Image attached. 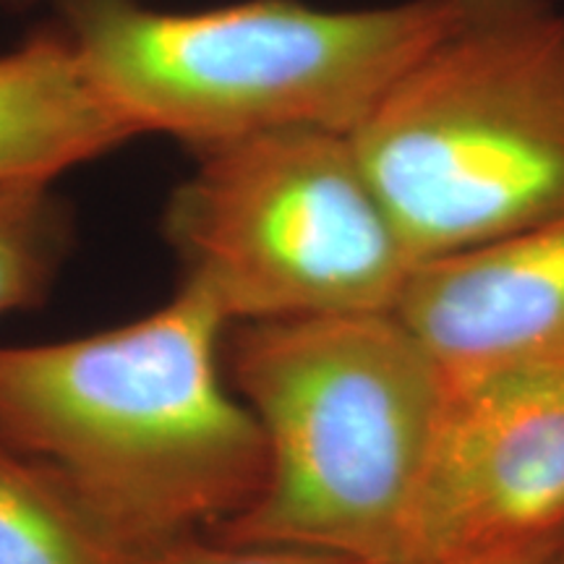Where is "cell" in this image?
<instances>
[{
	"label": "cell",
	"instance_id": "6da1fadb",
	"mask_svg": "<svg viewBox=\"0 0 564 564\" xmlns=\"http://www.w3.org/2000/svg\"><path fill=\"white\" fill-rule=\"evenodd\" d=\"M228 327L181 282L121 327L0 345V442L58 478L121 554L212 533L264 478L259 423L225 373Z\"/></svg>",
	"mask_w": 564,
	"mask_h": 564
},
{
	"label": "cell",
	"instance_id": "7c38bea8",
	"mask_svg": "<svg viewBox=\"0 0 564 564\" xmlns=\"http://www.w3.org/2000/svg\"><path fill=\"white\" fill-rule=\"evenodd\" d=\"M554 544L556 541H552V544H541V546L510 549V552L463 556V560H447V562H432V564H539Z\"/></svg>",
	"mask_w": 564,
	"mask_h": 564
},
{
	"label": "cell",
	"instance_id": "8fae6325",
	"mask_svg": "<svg viewBox=\"0 0 564 564\" xmlns=\"http://www.w3.org/2000/svg\"><path fill=\"white\" fill-rule=\"evenodd\" d=\"M121 564H352L337 556L301 552V549L236 544L209 533L183 535L167 544L121 556Z\"/></svg>",
	"mask_w": 564,
	"mask_h": 564
},
{
	"label": "cell",
	"instance_id": "5b68a950",
	"mask_svg": "<svg viewBox=\"0 0 564 564\" xmlns=\"http://www.w3.org/2000/svg\"><path fill=\"white\" fill-rule=\"evenodd\" d=\"M162 232L228 324L394 312L419 259L348 131L293 126L192 152Z\"/></svg>",
	"mask_w": 564,
	"mask_h": 564
},
{
	"label": "cell",
	"instance_id": "52a82bcc",
	"mask_svg": "<svg viewBox=\"0 0 564 564\" xmlns=\"http://www.w3.org/2000/svg\"><path fill=\"white\" fill-rule=\"evenodd\" d=\"M394 314L447 379L564 364V212L421 262Z\"/></svg>",
	"mask_w": 564,
	"mask_h": 564
},
{
	"label": "cell",
	"instance_id": "7a4b0ae2",
	"mask_svg": "<svg viewBox=\"0 0 564 564\" xmlns=\"http://www.w3.org/2000/svg\"><path fill=\"white\" fill-rule=\"evenodd\" d=\"M225 373L264 440L257 497L209 535L403 564L449 379L394 312L230 324Z\"/></svg>",
	"mask_w": 564,
	"mask_h": 564
},
{
	"label": "cell",
	"instance_id": "8992f818",
	"mask_svg": "<svg viewBox=\"0 0 564 564\" xmlns=\"http://www.w3.org/2000/svg\"><path fill=\"white\" fill-rule=\"evenodd\" d=\"M564 539V364L449 379L403 564Z\"/></svg>",
	"mask_w": 564,
	"mask_h": 564
},
{
	"label": "cell",
	"instance_id": "30bf717a",
	"mask_svg": "<svg viewBox=\"0 0 564 564\" xmlns=\"http://www.w3.org/2000/svg\"><path fill=\"white\" fill-rule=\"evenodd\" d=\"M70 246V215L51 181L0 183V319L40 306Z\"/></svg>",
	"mask_w": 564,
	"mask_h": 564
},
{
	"label": "cell",
	"instance_id": "277c9868",
	"mask_svg": "<svg viewBox=\"0 0 564 564\" xmlns=\"http://www.w3.org/2000/svg\"><path fill=\"white\" fill-rule=\"evenodd\" d=\"M447 6L238 0L175 13L139 0H61L58 30L133 137L162 133L199 152L293 126L350 131Z\"/></svg>",
	"mask_w": 564,
	"mask_h": 564
},
{
	"label": "cell",
	"instance_id": "ba28073f",
	"mask_svg": "<svg viewBox=\"0 0 564 564\" xmlns=\"http://www.w3.org/2000/svg\"><path fill=\"white\" fill-rule=\"evenodd\" d=\"M129 139L58 26L0 55V183H53Z\"/></svg>",
	"mask_w": 564,
	"mask_h": 564
},
{
	"label": "cell",
	"instance_id": "5bb4252c",
	"mask_svg": "<svg viewBox=\"0 0 564 564\" xmlns=\"http://www.w3.org/2000/svg\"><path fill=\"white\" fill-rule=\"evenodd\" d=\"M9 3H32V0H9Z\"/></svg>",
	"mask_w": 564,
	"mask_h": 564
},
{
	"label": "cell",
	"instance_id": "4fadbf2b",
	"mask_svg": "<svg viewBox=\"0 0 564 564\" xmlns=\"http://www.w3.org/2000/svg\"><path fill=\"white\" fill-rule=\"evenodd\" d=\"M539 564H564V539L556 541V544L549 549L546 556Z\"/></svg>",
	"mask_w": 564,
	"mask_h": 564
},
{
	"label": "cell",
	"instance_id": "9c48e42d",
	"mask_svg": "<svg viewBox=\"0 0 564 564\" xmlns=\"http://www.w3.org/2000/svg\"><path fill=\"white\" fill-rule=\"evenodd\" d=\"M53 474L0 442V564H121Z\"/></svg>",
	"mask_w": 564,
	"mask_h": 564
},
{
	"label": "cell",
	"instance_id": "3957f363",
	"mask_svg": "<svg viewBox=\"0 0 564 564\" xmlns=\"http://www.w3.org/2000/svg\"><path fill=\"white\" fill-rule=\"evenodd\" d=\"M350 133L421 262L564 212V11L449 0Z\"/></svg>",
	"mask_w": 564,
	"mask_h": 564
}]
</instances>
